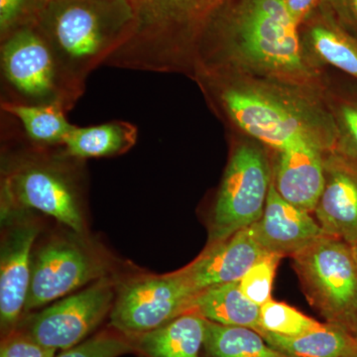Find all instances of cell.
<instances>
[{"label":"cell","instance_id":"1","mask_svg":"<svg viewBox=\"0 0 357 357\" xmlns=\"http://www.w3.org/2000/svg\"><path fill=\"white\" fill-rule=\"evenodd\" d=\"M198 72L326 84L305 57L286 0H230L199 39L192 76Z\"/></svg>","mask_w":357,"mask_h":357},{"label":"cell","instance_id":"2","mask_svg":"<svg viewBox=\"0 0 357 357\" xmlns=\"http://www.w3.org/2000/svg\"><path fill=\"white\" fill-rule=\"evenodd\" d=\"M213 110L251 139L275 151L306 139L328 153L337 134L326 86H307L245 75L195 73Z\"/></svg>","mask_w":357,"mask_h":357},{"label":"cell","instance_id":"3","mask_svg":"<svg viewBox=\"0 0 357 357\" xmlns=\"http://www.w3.org/2000/svg\"><path fill=\"white\" fill-rule=\"evenodd\" d=\"M1 218L29 211L84 234L79 166L64 146L32 144L13 117L1 112Z\"/></svg>","mask_w":357,"mask_h":357},{"label":"cell","instance_id":"4","mask_svg":"<svg viewBox=\"0 0 357 357\" xmlns=\"http://www.w3.org/2000/svg\"><path fill=\"white\" fill-rule=\"evenodd\" d=\"M134 11L128 42L105 66L192 77L199 39L230 0H129Z\"/></svg>","mask_w":357,"mask_h":357},{"label":"cell","instance_id":"5","mask_svg":"<svg viewBox=\"0 0 357 357\" xmlns=\"http://www.w3.org/2000/svg\"><path fill=\"white\" fill-rule=\"evenodd\" d=\"M134 21L129 0H51L36 27L70 76L86 86L89 74L128 42Z\"/></svg>","mask_w":357,"mask_h":357},{"label":"cell","instance_id":"6","mask_svg":"<svg viewBox=\"0 0 357 357\" xmlns=\"http://www.w3.org/2000/svg\"><path fill=\"white\" fill-rule=\"evenodd\" d=\"M0 45L1 102L53 105L69 112L84 96L36 26L22 28Z\"/></svg>","mask_w":357,"mask_h":357},{"label":"cell","instance_id":"7","mask_svg":"<svg viewBox=\"0 0 357 357\" xmlns=\"http://www.w3.org/2000/svg\"><path fill=\"white\" fill-rule=\"evenodd\" d=\"M292 259L310 304L326 323L351 332L357 314V263L351 246L325 234Z\"/></svg>","mask_w":357,"mask_h":357},{"label":"cell","instance_id":"8","mask_svg":"<svg viewBox=\"0 0 357 357\" xmlns=\"http://www.w3.org/2000/svg\"><path fill=\"white\" fill-rule=\"evenodd\" d=\"M273 167L257 141H241L232 150L213 204L208 244L248 229L264 213Z\"/></svg>","mask_w":357,"mask_h":357},{"label":"cell","instance_id":"9","mask_svg":"<svg viewBox=\"0 0 357 357\" xmlns=\"http://www.w3.org/2000/svg\"><path fill=\"white\" fill-rule=\"evenodd\" d=\"M196 296L181 269L131 279L116 288L110 321L128 337L142 335L185 314Z\"/></svg>","mask_w":357,"mask_h":357},{"label":"cell","instance_id":"10","mask_svg":"<svg viewBox=\"0 0 357 357\" xmlns=\"http://www.w3.org/2000/svg\"><path fill=\"white\" fill-rule=\"evenodd\" d=\"M116 288L107 277L26 319L23 332L49 349H72L95 331L114 307Z\"/></svg>","mask_w":357,"mask_h":357},{"label":"cell","instance_id":"11","mask_svg":"<svg viewBox=\"0 0 357 357\" xmlns=\"http://www.w3.org/2000/svg\"><path fill=\"white\" fill-rule=\"evenodd\" d=\"M107 265L74 239L49 241L32 258L31 283L24 314L105 278Z\"/></svg>","mask_w":357,"mask_h":357},{"label":"cell","instance_id":"12","mask_svg":"<svg viewBox=\"0 0 357 357\" xmlns=\"http://www.w3.org/2000/svg\"><path fill=\"white\" fill-rule=\"evenodd\" d=\"M36 223L18 222L7 230L0 253V325L2 335L18 328L29 293Z\"/></svg>","mask_w":357,"mask_h":357},{"label":"cell","instance_id":"13","mask_svg":"<svg viewBox=\"0 0 357 357\" xmlns=\"http://www.w3.org/2000/svg\"><path fill=\"white\" fill-rule=\"evenodd\" d=\"M314 218L326 236L357 243V161L337 151L325 155V185Z\"/></svg>","mask_w":357,"mask_h":357},{"label":"cell","instance_id":"14","mask_svg":"<svg viewBox=\"0 0 357 357\" xmlns=\"http://www.w3.org/2000/svg\"><path fill=\"white\" fill-rule=\"evenodd\" d=\"M249 229L267 253L280 257H294L325 236L312 213L301 210L282 198L273 181L264 213Z\"/></svg>","mask_w":357,"mask_h":357},{"label":"cell","instance_id":"15","mask_svg":"<svg viewBox=\"0 0 357 357\" xmlns=\"http://www.w3.org/2000/svg\"><path fill=\"white\" fill-rule=\"evenodd\" d=\"M277 152L273 183L288 203L314 213L325 185L326 152L311 141L299 139Z\"/></svg>","mask_w":357,"mask_h":357},{"label":"cell","instance_id":"16","mask_svg":"<svg viewBox=\"0 0 357 357\" xmlns=\"http://www.w3.org/2000/svg\"><path fill=\"white\" fill-rule=\"evenodd\" d=\"M267 255L248 227L225 241L208 244L195 261L181 270L198 295L213 286L241 281Z\"/></svg>","mask_w":357,"mask_h":357},{"label":"cell","instance_id":"17","mask_svg":"<svg viewBox=\"0 0 357 357\" xmlns=\"http://www.w3.org/2000/svg\"><path fill=\"white\" fill-rule=\"evenodd\" d=\"M303 50L314 69L333 67L357 81V37L317 9L300 27Z\"/></svg>","mask_w":357,"mask_h":357},{"label":"cell","instance_id":"18","mask_svg":"<svg viewBox=\"0 0 357 357\" xmlns=\"http://www.w3.org/2000/svg\"><path fill=\"white\" fill-rule=\"evenodd\" d=\"M206 319L185 312L163 326L130 337L134 349L147 357H202Z\"/></svg>","mask_w":357,"mask_h":357},{"label":"cell","instance_id":"19","mask_svg":"<svg viewBox=\"0 0 357 357\" xmlns=\"http://www.w3.org/2000/svg\"><path fill=\"white\" fill-rule=\"evenodd\" d=\"M185 312L222 326H243L256 332L260 328L261 307L243 295L239 281L204 289L192 298Z\"/></svg>","mask_w":357,"mask_h":357},{"label":"cell","instance_id":"20","mask_svg":"<svg viewBox=\"0 0 357 357\" xmlns=\"http://www.w3.org/2000/svg\"><path fill=\"white\" fill-rule=\"evenodd\" d=\"M138 128L130 122L112 121L98 126H75L64 148L79 160L109 158L126 153L136 144Z\"/></svg>","mask_w":357,"mask_h":357},{"label":"cell","instance_id":"21","mask_svg":"<svg viewBox=\"0 0 357 357\" xmlns=\"http://www.w3.org/2000/svg\"><path fill=\"white\" fill-rule=\"evenodd\" d=\"M0 109L15 119L27 140L37 146H64L75 128V124L68 121V112L57 105L1 102Z\"/></svg>","mask_w":357,"mask_h":357},{"label":"cell","instance_id":"22","mask_svg":"<svg viewBox=\"0 0 357 357\" xmlns=\"http://www.w3.org/2000/svg\"><path fill=\"white\" fill-rule=\"evenodd\" d=\"M259 333L268 344L289 357H345L357 347L356 338L347 328L330 323L298 337Z\"/></svg>","mask_w":357,"mask_h":357},{"label":"cell","instance_id":"23","mask_svg":"<svg viewBox=\"0 0 357 357\" xmlns=\"http://www.w3.org/2000/svg\"><path fill=\"white\" fill-rule=\"evenodd\" d=\"M204 349L208 357H289L268 344L255 330L208 319Z\"/></svg>","mask_w":357,"mask_h":357},{"label":"cell","instance_id":"24","mask_svg":"<svg viewBox=\"0 0 357 357\" xmlns=\"http://www.w3.org/2000/svg\"><path fill=\"white\" fill-rule=\"evenodd\" d=\"M342 86H326V96L332 112L337 140L335 151L357 161V81Z\"/></svg>","mask_w":357,"mask_h":357},{"label":"cell","instance_id":"25","mask_svg":"<svg viewBox=\"0 0 357 357\" xmlns=\"http://www.w3.org/2000/svg\"><path fill=\"white\" fill-rule=\"evenodd\" d=\"M325 324L301 312L283 302L271 299L261 306L259 332H268L284 335L298 337L323 328Z\"/></svg>","mask_w":357,"mask_h":357},{"label":"cell","instance_id":"26","mask_svg":"<svg viewBox=\"0 0 357 357\" xmlns=\"http://www.w3.org/2000/svg\"><path fill=\"white\" fill-rule=\"evenodd\" d=\"M51 0H0V41L22 28L36 26Z\"/></svg>","mask_w":357,"mask_h":357},{"label":"cell","instance_id":"27","mask_svg":"<svg viewBox=\"0 0 357 357\" xmlns=\"http://www.w3.org/2000/svg\"><path fill=\"white\" fill-rule=\"evenodd\" d=\"M280 256L267 255L253 265L239 281V287L246 298L258 306L272 299L275 275L281 260Z\"/></svg>","mask_w":357,"mask_h":357},{"label":"cell","instance_id":"28","mask_svg":"<svg viewBox=\"0 0 357 357\" xmlns=\"http://www.w3.org/2000/svg\"><path fill=\"white\" fill-rule=\"evenodd\" d=\"M132 351V340L128 335L102 333L63 351L57 357H119Z\"/></svg>","mask_w":357,"mask_h":357},{"label":"cell","instance_id":"29","mask_svg":"<svg viewBox=\"0 0 357 357\" xmlns=\"http://www.w3.org/2000/svg\"><path fill=\"white\" fill-rule=\"evenodd\" d=\"M55 349L44 347L20 328L3 337L0 357H55Z\"/></svg>","mask_w":357,"mask_h":357},{"label":"cell","instance_id":"30","mask_svg":"<svg viewBox=\"0 0 357 357\" xmlns=\"http://www.w3.org/2000/svg\"><path fill=\"white\" fill-rule=\"evenodd\" d=\"M319 9L357 37V0H321Z\"/></svg>","mask_w":357,"mask_h":357},{"label":"cell","instance_id":"31","mask_svg":"<svg viewBox=\"0 0 357 357\" xmlns=\"http://www.w3.org/2000/svg\"><path fill=\"white\" fill-rule=\"evenodd\" d=\"M321 0H286V6L294 21L301 27L319 8Z\"/></svg>","mask_w":357,"mask_h":357},{"label":"cell","instance_id":"32","mask_svg":"<svg viewBox=\"0 0 357 357\" xmlns=\"http://www.w3.org/2000/svg\"><path fill=\"white\" fill-rule=\"evenodd\" d=\"M351 333L354 335V337H356L357 340V314L356 319H354V324H352Z\"/></svg>","mask_w":357,"mask_h":357},{"label":"cell","instance_id":"33","mask_svg":"<svg viewBox=\"0 0 357 357\" xmlns=\"http://www.w3.org/2000/svg\"><path fill=\"white\" fill-rule=\"evenodd\" d=\"M352 252H354V258H356V261L357 263V243L354 244V246H351Z\"/></svg>","mask_w":357,"mask_h":357},{"label":"cell","instance_id":"34","mask_svg":"<svg viewBox=\"0 0 357 357\" xmlns=\"http://www.w3.org/2000/svg\"><path fill=\"white\" fill-rule=\"evenodd\" d=\"M345 357H357V347L351 352V354H347Z\"/></svg>","mask_w":357,"mask_h":357}]
</instances>
